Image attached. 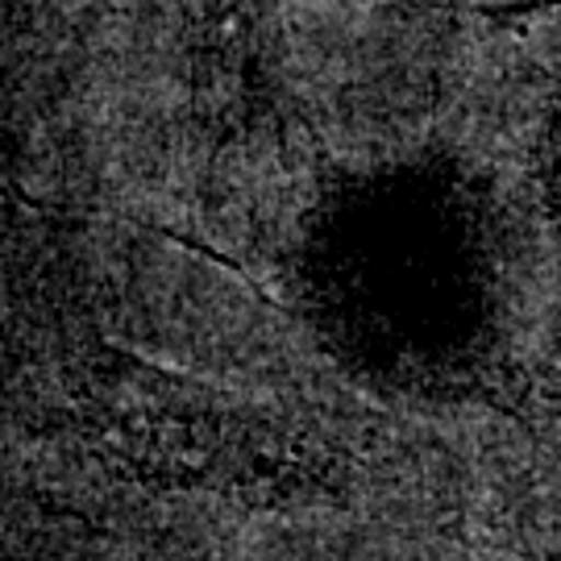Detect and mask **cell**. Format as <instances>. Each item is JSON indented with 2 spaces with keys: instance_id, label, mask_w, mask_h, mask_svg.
Segmentation results:
<instances>
[{
  "instance_id": "cell-1",
  "label": "cell",
  "mask_w": 561,
  "mask_h": 561,
  "mask_svg": "<svg viewBox=\"0 0 561 561\" xmlns=\"http://www.w3.org/2000/svg\"><path fill=\"white\" fill-rule=\"evenodd\" d=\"M486 391L503 412H512L541 442L561 449V366H549V362L507 366L486 382Z\"/></svg>"
}]
</instances>
